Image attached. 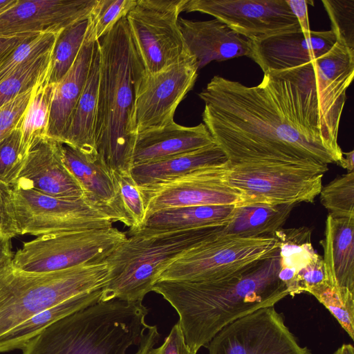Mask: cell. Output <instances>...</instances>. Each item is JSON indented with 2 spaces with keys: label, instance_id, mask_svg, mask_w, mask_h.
<instances>
[{
  "label": "cell",
  "instance_id": "6da1fadb",
  "mask_svg": "<svg viewBox=\"0 0 354 354\" xmlns=\"http://www.w3.org/2000/svg\"><path fill=\"white\" fill-rule=\"evenodd\" d=\"M198 95L203 124L231 165L339 160L322 132L312 62L267 71L254 86L216 75Z\"/></svg>",
  "mask_w": 354,
  "mask_h": 354
},
{
  "label": "cell",
  "instance_id": "7a4b0ae2",
  "mask_svg": "<svg viewBox=\"0 0 354 354\" xmlns=\"http://www.w3.org/2000/svg\"><path fill=\"white\" fill-rule=\"evenodd\" d=\"M279 268L278 249L237 277L214 282L159 280L152 291L174 308L187 345L198 352L230 323L289 295Z\"/></svg>",
  "mask_w": 354,
  "mask_h": 354
},
{
  "label": "cell",
  "instance_id": "3957f363",
  "mask_svg": "<svg viewBox=\"0 0 354 354\" xmlns=\"http://www.w3.org/2000/svg\"><path fill=\"white\" fill-rule=\"evenodd\" d=\"M97 152L113 174L131 173L137 136L136 95L145 72L126 17L99 40Z\"/></svg>",
  "mask_w": 354,
  "mask_h": 354
},
{
  "label": "cell",
  "instance_id": "277c9868",
  "mask_svg": "<svg viewBox=\"0 0 354 354\" xmlns=\"http://www.w3.org/2000/svg\"><path fill=\"white\" fill-rule=\"evenodd\" d=\"M142 301H99L53 323L22 354H147L160 339Z\"/></svg>",
  "mask_w": 354,
  "mask_h": 354
},
{
  "label": "cell",
  "instance_id": "5b68a950",
  "mask_svg": "<svg viewBox=\"0 0 354 354\" xmlns=\"http://www.w3.org/2000/svg\"><path fill=\"white\" fill-rule=\"evenodd\" d=\"M223 225L171 231L140 230L130 235L105 259L111 270L100 301H142L160 274L201 243L221 235Z\"/></svg>",
  "mask_w": 354,
  "mask_h": 354
},
{
  "label": "cell",
  "instance_id": "8992f818",
  "mask_svg": "<svg viewBox=\"0 0 354 354\" xmlns=\"http://www.w3.org/2000/svg\"><path fill=\"white\" fill-rule=\"evenodd\" d=\"M111 268L106 260L44 273L0 268V337L34 315L76 295L103 288Z\"/></svg>",
  "mask_w": 354,
  "mask_h": 354
},
{
  "label": "cell",
  "instance_id": "52a82bcc",
  "mask_svg": "<svg viewBox=\"0 0 354 354\" xmlns=\"http://www.w3.org/2000/svg\"><path fill=\"white\" fill-rule=\"evenodd\" d=\"M279 249L274 236L218 235L189 250L171 263L158 280L214 282L237 277Z\"/></svg>",
  "mask_w": 354,
  "mask_h": 354
},
{
  "label": "cell",
  "instance_id": "ba28073f",
  "mask_svg": "<svg viewBox=\"0 0 354 354\" xmlns=\"http://www.w3.org/2000/svg\"><path fill=\"white\" fill-rule=\"evenodd\" d=\"M328 165L314 166L271 162L231 165L225 179L239 192L241 204L313 203L322 188Z\"/></svg>",
  "mask_w": 354,
  "mask_h": 354
},
{
  "label": "cell",
  "instance_id": "9c48e42d",
  "mask_svg": "<svg viewBox=\"0 0 354 354\" xmlns=\"http://www.w3.org/2000/svg\"><path fill=\"white\" fill-rule=\"evenodd\" d=\"M127 239L113 226L47 233L24 243L11 265L20 271L44 273L102 261Z\"/></svg>",
  "mask_w": 354,
  "mask_h": 354
},
{
  "label": "cell",
  "instance_id": "30bf717a",
  "mask_svg": "<svg viewBox=\"0 0 354 354\" xmlns=\"http://www.w3.org/2000/svg\"><path fill=\"white\" fill-rule=\"evenodd\" d=\"M186 0H137L126 17L146 73L162 70L189 55L178 26Z\"/></svg>",
  "mask_w": 354,
  "mask_h": 354
},
{
  "label": "cell",
  "instance_id": "8fae6325",
  "mask_svg": "<svg viewBox=\"0 0 354 354\" xmlns=\"http://www.w3.org/2000/svg\"><path fill=\"white\" fill-rule=\"evenodd\" d=\"M10 185L19 234L40 236L59 231L113 226L107 216L83 197H55L17 182Z\"/></svg>",
  "mask_w": 354,
  "mask_h": 354
},
{
  "label": "cell",
  "instance_id": "7c38bea8",
  "mask_svg": "<svg viewBox=\"0 0 354 354\" xmlns=\"http://www.w3.org/2000/svg\"><path fill=\"white\" fill-rule=\"evenodd\" d=\"M209 354H312L299 344L274 306L259 309L222 328Z\"/></svg>",
  "mask_w": 354,
  "mask_h": 354
},
{
  "label": "cell",
  "instance_id": "4fadbf2b",
  "mask_svg": "<svg viewBox=\"0 0 354 354\" xmlns=\"http://www.w3.org/2000/svg\"><path fill=\"white\" fill-rule=\"evenodd\" d=\"M183 11L209 15L252 41L301 32L286 0H186Z\"/></svg>",
  "mask_w": 354,
  "mask_h": 354
},
{
  "label": "cell",
  "instance_id": "5bb4252c",
  "mask_svg": "<svg viewBox=\"0 0 354 354\" xmlns=\"http://www.w3.org/2000/svg\"><path fill=\"white\" fill-rule=\"evenodd\" d=\"M198 71L196 60L189 54L156 73H144L136 89L137 133L174 122L176 110L193 88Z\"/></svg>",
  "mask_w": 354,
  "mask_h": 354
},
{
  "label": "cell",
  "instance_id": "9a60e30c",
  "mask_svg": "<svg viewBox=\"0 0 354 354\" xmlns=\"http://www.w3.org/2000/svg\"><path fill=\"white\" fill-rule=\"evenodd\" d=\"M229 162L196 169L175 180L138 186L146 213L167 208L209 205H239V192L226 183Z\"/></svg>",
  "mask_w": 354,
  "mask_h": 354
},
{
  "label": "cell",
  "instance_id": "2e32d148",
  "mask_svg": "<svg viewBox=\"0 0 354 354\" xmlns=\"http://www.w3.org/2000/svg\"><path fill=\"white\" fill-rule=\"evenodd\" d=\"M312 62L322 132L329 148L340 160L343 152L337 137L346 92L354 75V50L336 42L328 53Z\"/></svg>",
  "mask_w": 354,
  "mask_h": 354
},
{
  "label": "cell",
  "instance_id": "e0dca14e",
  "mask_svg": "<svg viewBox=\"0 0 354 354\" xmlns=\"http://www.w3.org/2000/svg\"><path fill=\"white\" fill-rule=\"evenodd\" d=\"M97 0H19L0 15V37L59 33L88 19Z\"/></svg>",
  "mask_w": 354,
  "mask_h": 354
},
{
  "label": "cell",
  "instance_id": "ac0fdd59",
  "mask_svg": "<svg viewBox=\"0 0 354 354\" xmlns=\"http://www.w3.org/2000/svg\"><path fill=\"white\" fill-rule=\"evenodd\" d=\"M62 153L66 167L82 187L83 198L113 223L120 222L130 228L116 178L99 155L86 154L65 143H62Z\"/></svg>",
  "mask_w": 354,
  "mask_h": 354
},
{
  "label": "cell",
  "instance_id": "d6986e66",
  "mask_svg": "<svg viewBox=\"0 0 354 354\" xmlns=\"http://www.w3.org/2000/svg\"><path fill=\"white\" fill-rule=\"evenodd\" d=\"M15 182L55 197L84 196L80 185L64 162L62 143L46 136L33 141Z\"/></svg>",
  "mask_w": 354,
  "mask_h": 354
},
{
  "label": "cell",
  "instance_id": "ffe728a7",
  "mask_svg": "<svg viewBox=\"0 0 354 354\" xmlns=\"http://www.w3.org/2000/svg\"><path fill=\"white\" fill-rule=\"evenodd\" d=\"M337 42L331 30L313 31L309 38L301 32L251 41L250 58L265 73L284 70L311 62L328 53Z\"/></svg>",
  "mask_w": 354,
  "mask_h": 354
},
{
  "label": "cell",
  "instance_id": "44dd1931",
  "mask_svg": "<svg viewBox=\"0 0 354 354\" xmlns=\"http://www.w3.org/2000/svg\"><path fill=\"white\" fill-rule=\"evenodd\" d=\"M178 26L198 69L213 61L251 55V41L216 19L199 21L179 17Z\"/></svg>",
  "mask_w": 354,
  "mask_h": 354
},
{
  "label": "cell",
  "instance_id": "7402d4cb",
  "mask_svg": "<svg viewBox=\"0 0 354 354\" xmlns=\"http://www.w3.org/2000/svg\"><path fill=\"white\" fill-rule=\"evenodd\" d=\"M216 144L203 123L185 127L173 123L138 133L133 166L153 162Z\"/></svg>",
  "mask_w": 354,
  "mask_h": 354
},
{
  "label": "cell",
  "instance_id": "603a6c76",
  "mask_svg": "<svg viewBox=\"0 0 354 354\" xmlns=\"http://www.w3.org/2000/svg\"><path fill=\"white\" fill-rule=\"evenodd\" d=\"M354 216L328 214L324 238L320 241L328 283L354 294Z\"/></svg>",
  "mask_w": 354,
  "mask_h": 354
},
{
  "label": "cell",
  "instance_id": "cb8c5ba5",
  "mask_svg": "<svg viewBox=\"0 0 354 354\" xmlns=\"http://www.w3.org/2000/svg\"><path fill=\"white\" fill-rule=\"evenodd\" d=\"M95 42L83 44L71 68L54 86L46 136L60 142L67 131L75 106L84 88Z\"/></svg>",
  "mask_w": 354,
  "mask_h": 354
},
{
  "label": "cell",
  "instance_id": "d4e9b609",
  "mask_svg": "<svg viewBox=\"0 0 354 354\" xmlns=\"http://www.w3.org/2000/svg\"><path fill=\"white\" fill-rule=\"evenodd\" d=\"M100 71L99 41L94 44L89 73L67 131L62 143L67 144L92 156L98 153L95 147V124L97 112Z\"/></svg>",
  "mask_w": 354,
  "mask_h": 354
},
{
  "label": "cell",
  "instance_id": "484cf974",
  "mask_svg": "<svg viewBox=\"0 0 354 354\" xmlns=\"http://www.w3.org/2000/svg\"><path fill=\"white\" fill-rule=\"evenodd\" d=\"M228 162L223 151L214 144L161 160L133 165L131 176L137 186H145L171 181L196 169Z\"/></svg>",
  "mask_w": 354,
  "mask_h": 354
},
{
  "label": "cell",
  "instance_id": "4316f807",
  "mask_svg": "<svg viewBox=\"0 0 354 354\" xmlns=\"http://www.w3.org/2000/svg\"><path fill=\"white\" fill-rule=\"evenodd\" d=\"M102 292V288L80 294L37 313L0 337V352L22 349L53 323L99 302Z\"/></svg>",
  "mask_w": 354,
  "mask_h": 354
},
{
  "label": "cell",
  "instance_id": "83f0119b",
  "mask_svg": "<svg viewBox=\"0 0 354 354\" xmlns=\"http://www.w3.org/2000/svg\"><path fill=\"white\" fill-rule=\"evenodd\" d=\"M235 207L209 205L164 209L149 215L140 230L171 231L226 225L231 220Z\"/></svg>",
  "mask_w": 354,
  "mask_h": 354
},
{
  "label": "cell",
  "instance_id": "f1b7e54d",
  "mask_svg": "<svg viewBox=\"0 0 354 354\" xmlns=\"http://www.w3.org/2000/svg\"><path fill=\"white\" fill-rule=\"evenodd\" d=\"M296 205L268 203L237 205L222 234L247 238L273 236L275 231L282 227Z\"/></svg>",
  "mask_w": 354,
  "mask_h": 354
},
{
  "label": "cell",
  "instance_id": "f546056e",
  "mask_svg": "<svg viewBox=\"0 0 354 354\" xmlns=\"http://www.w3.org/2000/svg\"><path fill=\"white\" fill-rule=\"evenodd\" d=\"M273 236L279 243V279L290 293L297 273L318 254L311 243V230L307 227L283 229Z\"/></svg>",
  "mask_w": 354,
  "mask_h": 354
},
{
  "label": "cell",
  "instance_id": "4dcf8cb0",
  "mask_svg": "<svg viewBox=\"0 0 354 354\" xmlns=\"http://www.w3.org/2000/svg\"><path fill=\"white\" fill-rule=\"evenodd\" d=\"M88 19L73 24L59 32L46 76L48 84H56L73 66L84 44Z\"/></svg>",
  "mask_w": 354,
  "mask_h": 354
},
{
  "label": "cell",
  "instance_id": "1f68e13d",
  "mask_svg": "<svg viewBox=\"0 0 354 354\" xmlns=\"http://www.w3.org/2000/svg\"><path fill=\"white\" fill-rule=\"evenodd\" d=\"M54 86L47 84L46 77L35 86L27 110L19 123L21 145L26 151L37 138L46 136Z\"/></svg>",
  "mask_w": 354,
  "mask_h": 354
},
{
  "label": "cell",
  "instance_id": "d6a6232c",
  "mask_svg": "<svg viewBox=\"0 0 354 354\" xmlns=\"http://www.w3.org/2000/svg\"><path fill=\"white\" fill-rule=\"evenodd\" d=\"M52 50L22 64L0 82V107L46 77Z\"/></svg>",
  "mask_w": 354,
  "mask_h": 354
},
{
  "label": "cell",
  "instance_id": "836d02e7",
  "mask_svg": "<svg viewBox=\"0 0 354 354\" xmlns=\"http://www.w3.org/2000/svg\"><path fill=\"white\" fill-rule=\"evenodd\" d=\"M137 0H97L88 17L84 43L99 41L135 7Z\"/></svg>",
  "mask_w": 354,
  "mask_h": 354
},
{
  "label": "cell",
  "instance_id": "e575fe53",
  "mask_svg": "<svg viewBox=\"0 0 354 354\" xmlns=\"http://www.w3.org/2000/svg\"><path fill=\"white\" fill-rule=\"evenodd\" d=\"M323 206L334 218L354 216V172L340 176L322 187L319 193Z\"/></svg>",
  "mask_w": 354,
  "mask_h": 354
},
{
  "label": "cell",
  "instance_id": "d590c367",
  "mask_svg": "<svg viewBox=\"0 0 354 354\" xmlns=\"http://www.w3.org/2000/svg\"><path fill=\"white\" fill-rule=\"evenodd\" d=\"M335 317L349 337L354 339V294L326 283L310 293Z\"/></svg>",
  "mask_w": 354,
  "mask_h": 354
},
{
  "label": "cell",
  "instance_id": "8d00e7d4",
  "mask_svg": "<svg viewBox=\"0 0 354 354\" xmlns=\"http://www.w3.org/2000/svg\"><path fill=\"white\" fill-rule=\"evenodd\" d=\"M28 151L21 145V133L18 126L0 140V180L12 185L17 178Z\"/></svg>",
  "mask_w": 354,
  "mask_h": 354
},
{
  "label": "cell",
  "instance_id": "74e56055",
  "mask_svg": "<svg viewBox=\"0 0 354 354\" xmlns=\"http://www.w3.org/2000/svg\"><path fill=\"white\" fill-rule=\"evenodd\" d=\"M58 34H42L25 39L0 65V82L22 64L50 51Z\"/></svg>",
  "mask_w": 354,
  "mask_h": 354
},
{
  "label": "cell",
  "instance_id": "f35d334b",
  "mask_svg": "<svg viewBox=\"0 0 354 354\" xmlns=\"http://www.w3.org/2000/svg\"><path fill=\"white\" fill-rule=\"evenodd\" d=\"M337 43L354 50V0H322Z\"/></svg>",
  "mask_w": 354,
  "mask_h": 354
},
{
  "label": "cell",
  "instance_id": "ab89813d",
  "mask_svg": "<svg viewBox=\"0 0 354 354\" xmlns=\"http://www.w3.org/2000/svg\"><path fill=\"white\" fill-rule=\"evenodd\" d=\"M113 175L118 185L125 212L131 221L129 234L131 235L142 229L146 220L142 197L131 173Z\"/></svg>",
  "mask_w": 354,
  "mask_h": 354
},
{
  "label": "cell",
  "instance_id": "60d3db41",
  "mask_svg": "<svg viewBox=\"0 0 354 354\" xmlns=\"http://www.w3.org/2000/svg\"><path fill=\"white\" fill-rule=\"evenodd\" d=\"M328 283L323 257L319 254L297 274L289 295L308 292Z\"/></svg>",
  "mask_w": 354,
  "mask_h": 354
},
{
  "label": "cell",
  "instance_id": "b9f144b4",
  "mask_svg": "<svg viewBox=\"0 0 354 354\" xmlns=\"http://www.w3.org/2000/svg\"><path fill=\"white\" fill-rule=\"evenodd\" d=\"M35 88L18 95L0 107V131L4 135L8 134L20 123L31 100Z\"/></svg>",
  "mask_w": 354,
  "mask_h": 354
},
{
  "label": "cell",
  "instance_id": "7bdbcfd3",
  "mask_svg": "<svg viewBox=\"0 0 354 354\" xmlns=\"http://www.w3.org/2000/svg\"><path fill=\"white\" fill-rule=\"evenodd\" d=\"M18 234L12 187L0 180V235L11 239Z\"/></svg>",
  "mask_w": 354,
  "mask_h": 354
},
{
  "label": "cell",
  "instance_id": "ee69618b",
  "mask_svg": "<svg viewBox=\"0 0 354 354\" xmlns=\"http://www.w3.org/2000/svg\"><path fill=\"white\" fill-rule=\"evenodd\" d=\"M187 345L183 331L178 322L172 327L163 344L153 347L147 354H196Z\"/></svg>",
  "mask_w": 354,
  "mask_h": 354
},
{
  "label": "cell",
  "instance_id": "f6af8a7d",
  "mask_svg": "<svg viewBox=\"0 0 354 354\" xmlns=\"http://www.w3.org/2000/svg\"><path fill=\"white\" fill-rule=\"evenodd\" d=\"M292 12L295 16L301 32L306 38L311 35L312 30L310 28L309 20L308 16V3L309 1L306 0H286Z\"/></svg>",
  "mask_w": 354,
  "mask_h": 354
},
{
  "label": "cell",
  "instance_id": "bcb514c9",
  "mask_svg": "<svg viewBox=\"0 0 354 354\" xmlns=\"http://www.w3.org/2000/svg\"><path fill=\"white\" fill-rule=\"evenodd\" d=\"M28 37H0V65Z\"/></svg>",
  "mask_w": 354,
  "mask_h": 354
},
{
  "label": "cell",
  "instance_id": "7dc6e473",
  "mask_svg": "<svg viewBox=\"0 0 354 354\" xmlns=\"http://www.w3.org/2000/svg\"><path fill=\"white\" fill-rule=\"evenodd\" d=\"M10 239L0 235V268L12 261Z\"/></svg>",
  "mask_w": 354,
  "mask_h": 354
},
{
  "label": "cell",
  "instance_id": "c3c4849f",
  "mask_svg": "<svg viewBox=\"0 0 354 354\" xmlns=\"http://www.w3.org/2000/svg\"><path fill=\"white\" fill-rule=\"evenodd\" d=\"M345 157L342 156V158L336 163L342 167L348 170V172L353 171L354 169V151L352 150L347 153H344Z\"/></svg>",
  "mask_w": 354,
  "mask_h": 354
},
{
  "label": "cell",
  "instance_id": "681fc988",
  "mask_svg": "<svg viewBox=\"0 0 354 354\" xmlns=\"http://www.w3.org/2000/svg\"><path fill=\"white\" fill-rule=\"evenodd\" d=\"M19 0H0V15L15 6Z\"/></svg>",
  "mask_w": 354,
  "mask_h": 354
},
{
  "label": "cell",
  "instance_id": "f907efd6",
  "mask_svg": "<svg viewBox=\"0 0 354 354\" xmlns=\"http://www.w3.org/2000/svg\"><path fill=\"white\" fill-rule=\"evenodd\" d=\"M333 354H354V347L351 344H343Z\"/></svg>",
  "mask_w": 354,
  "mask_h": 354
},
{
  "label": "cell",
  "instance_id": "816d5d0a",
  "mask_svg": "<svg viewBox=\"0 0 354 354\" xmlns=\"http://www.w3.org/2000/svg\"><path fill=\"white\" fill-rule=\"evenodd\" d=\"M6 135H4L1 131H0V140L5 137Z\"/></svg>",
  "mask_w": 354,
  "mask_h": 354
}]
</instances>
